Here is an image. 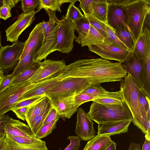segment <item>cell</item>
<instances>
[{"label": "cell", "mask_w": 150, "mask_h": 150, "mask_svg": "<svg viewBox=\"0 0 150 150\" xmlns=\"http://www.w3.org/2000/svg\"><path fill=\"white\" fill-rule=\"evenodd\" d=\"M1 31L0 30V51L1 50L2 47H3L2 45H1Z\"/></svg>", "instance_id": "58"}, {"label": "cell", "mask_w": 150, "mask_h": 150, "mask_svg": "<svg viewBox=\"0 0 150 150\" xmlns=\"http://www.w3.org/2000/svg\"><path fill=\"white\" fill-rule=\"evenodd\" d=\"M52 105L50 101L46 107L39 115L35 117L30 123L29 126L34 136H35L37 132L42 126L45 119Z\"/></svg>", "instance_id": "33"}, {"label": "cell", "mask_w": 150, "mask_h": 150, "mask_svg": "<svg viewBox=\"0 0 150 150\" xmlns=\"http://www.w3.org/2000/svg\"><path fill=\"white\" fill-rule=\"evenodd\" d=\"M141 88L139 92V101L142 115L144 118L150 121V98L146 96Z\"/></svg>", "instance_id": "34"}, {"label": "cell", "mask_w": 150, "mask_h": 150, "mask_svg": "<svg viewBox=\"0 0 150 150\" xmlns=\"http://www.w3.org/2000/svg\"><path fill=\"white\" fill-rule=\"evenodd\" d=\"M150 141L145 139L141 150H150Z\"/></svg>", "instance_id": "55"}, {"label": "cell", "mask_w": 150, "mask_h": 150, "mask_svg": "<svg viewBox=\"0 0 150 150\" xmlns=\"http://www.w3.org/2000/svg\"><path fill=\"white\" fill-rule=\"evenodd\" d=\"M114 31L119 39L130 52H132L135 43L129 30L127 27L123 25H119L116 26Z\"/></svg>", "instance_id": "24"}, {"label": "cell", "mask_w": 150, "mask_h": 150, "mask_svg": "<svg viewBox=\"0 0 150 150\" xmlns=\"http://www.w3.org/2000/svg\"><path fill=\"white\" fill-rule=\"evenodd\" d=\"M128 150H141V146L139 144L132 142L130 144Z\"/></svg>", "instance_id": "52"}, {"label": "cell", "mask_w": 150, "mask_h": 150, "mask_svg": "<svg viewBox=\"0 0 150 150\" xmlns=\"http://www.w3.org/2000/svg\"><path fill=\"white\" fill-rule=\"evenodd\" d=\"M40 62H34L23 70L13 78L11 83L7 87L13 85L23 82L30 79L40 67Z\"/></svg>", "instance_id": "27"}, {"label": "cell", "mask_w": 150, "mask_h": 150, "mask_svg": "<svg viewBox=\"0 0 150 150\" xmlns=\"http://www.w3.org/2000/svg\"><path fill=\"white\" fill-rule=\"evenodd\" d=\"M7 145V142L6 138L1 139L0 140V150H6Z\"/></svg>", "instance_id": "53"}, {"label": "cell", "mask_w": 150, "mask_h": 150, "mask_svg": "<svg viewBox=\"0 0 150 150\" xmlns=\"http://www.w3.org/2000/svg\"><path fill=\"white\" fill-rule=\"evenodd\" d=\"M4 70L0 67V86L3 79L5 77V75H4Z\"/></svg>", "instance_id": "57"}, {"label": "cell", "mask_w": 150, "mask_h": 150, "mask_svg": "<svg viewBox=\"0 0 150 150\" xmlns=\"http://www.w3.org/2000/svg\"><path fill=\"white\" fill-rule=\"evenodd\" d=\"M90 24L99 32L104 38L107 36L106 27L107 24L98 20L91 15H84Z\"/></svg>", "instance_id": "39"}, {"label": "cell", "mask_w": 150, "mask_h": 150, "mask_svg": "<svg viewBox=\"0 0 150 150\" xmlns=\"http://www.w3.org/2000/svg\"><path fill=\"white\" fill-rule=\"evenodd\" d=\"M77 0H39L40 4L37 8L36 13L38 12L42 8L46 11L50 10L60 13L61 10L60 7L63 4L70 3L74 4Z\"/></svg>", "instance_id": "28"}, {"label": "cell", "mask_w": 150, "mask_h": 150, "mask_svg": "<svg viewBox=\"0 0 150 150\" xmlns=\"http://www.w3.org/2000/svg\"><path fill=\"white\" fill-rule=\"evenodd\" d=\"M41 45H40L33 49L23 58L19 60L11 74L13 78L34 62L33 61V57Z\"/></svg>", "instance_id": "29"}, {"label": "cell", "mask_w": 150, "mask_h": 150, "mask_svg": "<svg viewBox=\"0 0 150 150\" xmlns=\"http://www.w3.org/2000/svg\"><path fill=\"white\" fill-rule=\"evenodd\" d=\"M96 98V96L93 95L81 92L75 96L74 100L78 108L80 105L85 103L93 101Z\"/></svg>", "instance_id": "43"}, {"label": "cell", "mask_w": 150, "mask_h": 150, "mask_svg": "<svg viewBox=\"0 0 150 150\" xmlns=\"http://www.w3.org/2000/svg\"><path fill=\"white\" fill-rule=\"evenodd\" d=\"M25 42L18 41L11 46L3 47L0 51V67L8 70L15 67L23 53Z\"/></svg>", "instance_id": "11"}, {"label": "cell", "mask_w": 150, "mask_h": 150, "mask_svg": "<svg viewBox=\"0 0 150 150\" xmlns=\"http://www.w3.org/2000/svg\"><path fill=\"white\" fill-rule=\"evenodd\" d=\"M108 5L107 0H93L92 2V13L91 15L108 24Z\"/></svg>", "instance_id": "25"}, {"label": "cell", "mask_w": 150, "mask_h": 150, "mask_svg": "<svg viewBox=\"0 0 150 150\" xmlns=\"http://www.w3.org/2000/svg\"><path fill=\"white\" fill-rule=\"evenodd\" d=\"M62 80L46 94L50 98L76 95L82 92L91 84L86 79L68 77Z\"/></svg>", "instance_id": "6"}, {"label": "cell", "mask_w": 150, "mask_h": 150, "mask_svg": "<svg viewBox=\"0 0 150 150\" xmlns=\"http://www.w3.org/2000/svg\"><path fill=\"white\" fill-rule=\"evenodd\" d=\"M29 79L25 81L11 85L0 93V117L10 110L12 105L27 92L35 87Z\"/></svg>", "instance_id": "7"}, {"label": "cell", "mask_w": 150, "mask_h": 150, "mask_svg": "<svg viewBox=\"0 0 150 150\" xmlns=\"http://www.w3.org/2000/svg\"><path fill=\"white\" fill-rule=\"evenodd\" d=\"M88 50L102 58L107 60H115L120 63L123 62L130 51L113 45L101 44L88 46Z\"/></svg>", "instance_id": "12"}, {"label": "cell", "mask_w": 150, "mask_h": 150, "mask_svg": "<svg viewBox=\"0 0 150 150\" xmlns=\"http://www.w3.org/2000/svg\"><path fill=\"white\" fill-rule=\"evenodd\" d=\"M144 92L149 98L150 97V54L145 62L144 73Z\"/></svg>", "instance_id": "37"}, {"label": "cell", "mask_w": 150, "mask_h": 150, "mask_svg": "<svg viewBox=\"0 0 150 150\" xmlns=\"http://www.w3.org/2000/svg\"><path fill=\"white\" fill-rule=\"evenodd\" d=\"M9 117L8 115H4L0 117V139H3L5 137V130L2 123L7 121Z\"/></svg>", "instance_id": "51"}, {"label": "cell", "mask_w": 150, "mask_h": 150, "mask_svg": "<svg viewBox=\"0 0 150 150\" xmlns=\"http://www.w3.org/2000/svg\"><path fill=\"white\" fill-rule=\"evenodd\" d=\"M104 38L96 29L90 24V27L87 36L81 41V47L89 46L103 43Z\"/></svg>", "instance_id": "32"}, {"label": "cell", "mask_w": 150, "mask_h": 150, "mask_svg": "<svg viewBox=\"0 0 150 150\" xmlns=\"http://www.w3.org/2000/svg\"><path fill=\"white\" fill-rule=\"evenodd\" d=\"M127 24L136 43L142 32L147 16L150 14V0H122Z\"/></svg>", "instance_id": "3"}, {"label": "cell", "mask_w": 150, "mask_h": 150, "mask_svg": "<svg viewBox=\"0 0 150 150\" xmlns=\"http://www.w3.org/2000/svg\"><path fill=\"white\" fill-rule=\"evenodd\" d=\"M106 29L107 36L104 38V42L129 50L127 47L117 36L115 33L114 30L108 24L106 25Z\"/></svg>", "instance_id": "35"}, {"label": "cell", "mask_w": 150, "mask_h": 150, "mask_svg": "<svg viewBox=\"0 0 150 150\" xmlns=\"http://www.w3.org/2000/svg\"><path fill=\"white\" fill-rule=\"evenodd\" d=\"M65 19L74 23L76 21L83 18V15L79 7L74 4H70L68 7L66 14L64 16Z\"/></svg>", "instance_id": "36"}, {"label": "cell", "mask_w": 150, "mask_h": 150, "mask_svg": "<svg viewBox=\"0 0 150 150\" xmlns=\"http://www.w3.org/2000/svg\"><path fill=\"white\" fill-rule=\"evenodd\" d=\"M13 78L11 74L5 75L0 86V93L7 88Z\"/></svg>", "instance_id": "50"}, {"label": "cell", "mask_w": 150, "mask_h": 150, "mask_svg": "<svg viewBox=\"0 0 150 150\" xmlns=\"http://www.w3.org/2000/svg\"><path fill=\"white\" fill-rule=\"evenodd\" d=\"M73 23L75 30L78 34L75 41L80 44L82 40L87 35L90 27V24L88 19L85 17L76 21Z\"/></svg>", "instance_id": "30"}, {"label": "cell", "mask_w": 150, "mask_h": 150, "mask_svg": "<svg viewBox=\"0 0 150 150\" xmlns=\"http://www.w3.org/2000/svg\"><path fill=\"white\" fill-rule=\"evenodd\" d=\"M127 74L120 63L113 62L102 58L80 59L66 65L57 76L84 78L91 85L121 81Z\"/></svg>", "instance_id": "1"}, {"label": "cell", "mask_w": 150, "mask_h": 150, "mask_svg": "<svg viewBox=\"0 0 150 150\" xmlns=\"http://www.w3.org/2000/svg\"><path fill=\"white\" fill-rule=\"evenodd\" d=\"M49 18L47 22L42 21L43 39L42 45L33 58V62L45 59L49 55L55 51L57 44V32L58 28L56 11H46Z\"/></svg>", "instance_id": "5"}, {"label": "cell", "mask_w": 150, "mask_h": 150, "mask_svg": "<svg viewBox=\"0 0 150 150\" xmlns=\"http://www.w3.org/2000/svg\"><path fill=\"white\" fill-rule=\"evenodd\" d=\"M14 7L8 2L6 0H4L2 6L0 8V19L5 20L12 16L11 9Z\"/></svg>", "instance_id": "45"}, {"label": "cell", "mask_w": 150, "mask_h": 150, "mask_svg": "<svg viewBox=\"0 0 150 150\" xmlns=\"http://www.w3.org/2000/svg\"><path fill=\"white\" fill-rule=\"evenodd\" d=\"M50 102L46 96L34 104L30 106L26 115V121L29 126L32 121L39 115L46 107Z\"/></svg>", "instance_id": "26"}, {"label": "cell", "mask_w": 150, "mask_h": 150, "mask_svg": "<svg viewBox=\"0 0 150 150\" xmlns=\"http://www.w3.org/2000/svg\"><path fill=\"white\" fill-rule=\"evenodd\" d=\"M60 117V116L57 110L52 105L45 119L43 125H45L54 120H56L58 121Z\"/></svg>", "instance_id": "48"}, {"label": "cell", "mask_w": 150, "mask_h": 150, "mask_svg": "<svg viewBox=\"0 0 150 150\" xmlns=\"http://www.w3.org/2000/svg\"><path fill=\"white\" fill-rule=\"evenodd\" d=\"M93 101L106 105H121L125 103L120 90L115 92L107 91L96 97Z\"/></svg>", "instance_id": "22"}, {"label": "cell", "mask_w": 150, "mask_h": 150, "mask_svg": "<svg viewBox=\"0 0 150 150\" xmlns=\"http://www.w3.org/2000/svg\"><path fill=\"white\" fill-rule=\"evenodd\" d=\"M131 122V120H123L98 124L97 134L111 136L126 133Z\"/></svg>", "instance_id": "19"}, {"label": "cell", "mask_w": 150, "mask_h": 150, "mask_svg": "<svg viewBox=\"0 0 150 150\" xmlns=\"http://www.w3.org/2000/svg\"><path fill=\"white\" fill-rule=\"evenodd\" d=\"M5 130L6 135L32 138L34 137L29 126L19 120L9 117L3 122Z\"/></svg>", "instance_id": "17"}, {"label": "cell", "mask_w": 150, "mask_h": 150, "mask_svg": "<svg viewBox=\"0 0 150 150\" xmlns=\"http://www.w3.org/2000/svg\"><path fill=\"white\" fill-rule=\"evenodd\" d=\"M5 137L8 141L10 142L21 145L30 144L40 142L42 141L41 139L37 138L35 137L32 138H28L6 135Z\"/></svg>", "instance_id": "40"}, {"label": "cell", "mask_w": 150, "mask_h": 150, "mask_svg": "<svg viewBox=\"0 0 150 150\" xmlns=\"http://www.w3.org/2000/svg\"><path fill=\"white\" fill-rule=\"evenodd\" d=\"M58 75L38 83L35 87L22 96L16 103L21 102L32 97L46 94L62 79L58 77Z\"/></svg>", "instance_id": "18"}, {"label": "cell", "mask_w": 150, "mask_h": 150, "mask_svg": "<svg viewBox=\"0 0 150 150\" xmlns=\"http://www.w3.org/2000/svg\"><path fill=\"white\" fill-rule=\"evenodd\" d=\"M20 1L22 10L25 13L34 11L40 4L39 0H21Z\"/></svg>", "instance_id": "42"}, {"label": "cell", "mask_w": 150, "mask_h": 150, "mask_svg": "<svg viewBox=\"0 0 150 150\" xmlns=\"http://www.w3.org/2000/svg\"><path fill=\"white\" fill-rule=\"evenodd\" d=\"M141 88L133 80L129 74L121 81L120 89L125 102L132 113L134 125L145 134V139L150 141V121L143 117L139 101V92Z\"/></svg>", "instance_id": "2"}, {"label": "cell", "mask_w": 150, "mask_h": 150, "mask_svg": "<svg viewBox=\"0 0 150 150\" xmlns=\"http://www.w3.org/2000/svg\"><path fill=\"white\" fill-rule=\"evenodd\" d=\"M42 23V21L36 25L30 33L28 39L25 42L24 49L20 60L33 49L42 45L43 39Z\"/></svg>", "instance_id": "21"}, {"label": "cell", "mask_w": 150, "mask_h": 150, "mask_svg": "<svg viewBox=\"0 0 150 150\" xmlns=\"http://www.w3.org/2000/svg\"><path fill=\"white\" fill-rule=\"evenodd\" d=\"M93 0H78L80 2L79 6L84 15H91L92 13V2Z\"/></svg>", "instance_id": "46"}, {"label": "cell", "mask_w": 150, "mask_h": 150, "mask_svg": "<svg viewBox=\"0 0 150 150\" xmlns=\"http://www.w3.org/2000/svg\"><path fill=\"white\" fill-rule=\"evenodd\" d=\"M67 139L69 140L70 143L64 150H78L81 140L80 137L69 136Z\"/></svg>", "instance_id": "47"}, {"label": "cell", "mask_w": 150, "mask_h": 150, "mask_svg": "<svg viewBox=\"0 0 150 150\" xmlns=\"http://www.w3.org/2000/svg\"><path fill=\"white\" fill-rule=\"evenodd\" d=\"M7 2L12 5L14 7L18 2L20 1V0H6Z\"/></svg>", "instance_id": "56"}, {"label": "cell", "mask_w": 150, "mask_h": 150, "mask_svg": "<svg viewBox=\"0 0 150 150\" xmlns=\"http://www.w3.org/2000/svg\"><path fill=\"white\" fill-rule=\"evenodd\" d=\"M98 124L123 120L133 121L131 111L125 103L121 105H106L93 101L87 113Z\"/></svg>", "instance_id": "4"}, {"label": "cell", "mask_w": 150, "mask_h": 150, "mask_svg": "<svg viewBox=\"0 0 150 150\" xmlns=\"http://www.w3.org/2000/svg\"><path fill=\"white\" fill-rule=\"evenodd\" d=\"M7 145L6 150H48L46 142L43 141L26 145L16 144L7 140Z\"/></svg>", "instance_id": "31"}, {"label": "cell", "mask_w": 150, "mask_h": 150, "mask_svg": "<svg viewBox=\"0 0 150 150\" xmlns=\"http://www.w3.org/2000/svg\"><path fill=\"white\" fill-rule=\"evenodd\" d=\"M132 52L137 57L145 61L150 54V32L146 26L143 27Z\"/></svg>", "instance_id": "20"}, {"label": "cell", "mask_w": 150, "mask_h": 150, "mask_svg": "<svg viewBox=\"0 0 150 150\" xmlns=\"http://www.w3.org/2000/svg\"><path fill=\"white\" fill-rule=\"evenodd\" d=\"M117 144L113 141H112L109 145L105 150H116Z\"/></svg>", "instance_id": "54"}, {"label": "cell", "mask_w": 150, "mask_h": 150, "mask_svg": "<svg viewBox=\"0 0 150 150\" xmlns=\"http://www.w3.org/2000/svg\"><path fill=\"white\" fill-rule=\"evenodd\" d=\"M30 106L23 107L12 110L19 119L23 121L26 120V115Z\"/></svg>", "instance_id": "49"}, {"label": "cell", "mask_w": 150, "mask_h": 150, "mask_svg": "<svg viewBox=\"0 0 150 150\" xmlns=\"http://www.w3.org/2000/svg\"><path fill=\"white\" fill-rule=\"evenodd\" d=\"M57 21L58 28L55 50L67 54L72 50L74 41L76 38L74 33V24L71 21L65 19L64 16L60 20L57 18Z\"/></svg>", "instance_id": "8"}, {"label": "cell", "mask_w": 150, "mask_h": 150, "mask_svg": "<svg viewBox=\"0 0 150 150\" xmlns=\"http://www.w3.org/2000/svg\"><path fill=\"white\" fill-rule=\"evenodd\" d=\"M107 91L100 85H91L81 92L93 95L96 98L97 96L105 94Z\"/></svg>", "instance_id": "44"}, {"label": "cell", "mask_w": 150, "mask_h": 150, "mask_svg": "<svg viewBox=\"0 0 150 150\" xmlns=\"http://www.w3.org/2000/svg\"><path fill=\"white\" fill-rule=\"evenodd\" d=\"M146 61L130 52L125 60L120 63L122 69L129 74L144 92V73Z\"/></svg>", "instance_id": "9"}, {"label": "cell", "mask_w": 150, "mask_h": 150, "mask_svg": "<svg viewBox=\"0 0 150 150\" xmlns=\"http://www.w3.org/2000/svg\"><path fill=\"white\" fill-rule=\"evenodd\" d=\"M1 139H0V140Z\"/></svg>", "instance_id": "60"}, {"label": "cell", "mask_w": 150, "mask_h": 150, "mask_svg": "<svg viewBox=\"0 0 150 150\" xmlns=\"http://www.w3.org/2000/svg\"><path fill=\"white\" fill-rule=\"evenodd\" d=\"M107 1L108 25L114 30L117 25H123L129 30L127 24L126 16L122 8V0H107Z\"/></svg>", "instance_id": "15"}, {"label": "cell", "mask_w": 150, "mask_h": 150, "mask_svg": "<svg viewBox=\"0 0 150 150\" xmlns=\"http://www.w3.org/2000/svg\"><path fill=\"white\" fill-rule=\"evenodd\" d=\"M110 137L97 134L88 141L83 150H105L112 141Z\"/></svg>", "instance_id": "23"}, {"label": "cell", "mask_w": 150, "mask_h": 150, "mask_svg": "<svg viewBox=\"0 0 150 150\" xmlns=\"http://www.w3.org/2000/svg\"><path fill=\"white\" fill-rule=\"evenodd\" d=\"M36 13L34 11L20 14L16 21L5 30L6 41L13 43L18 42L21 33L32 23Z\"/></svg>", "instance_id": "13"}, {"label": "cell", "mask_w": 150, "mask_h": 150, "mask_svg": "<svg viewBox=\"0 0 150 150\" xmlns=\"http://www.w3.org/2000/svg\"><path fill=\"white\" fill-rule=\"evenodd\" d=\"M46 94L32 97L21 102L14 103L11 106L10 110L21 108L30 106L44 98Z\"/></svg>", "instance_id": "41"}, {"label": "cell", "mask_w": 150, "mask_h": 150, "mask_svg": "<svg viewBox=\"0 0 150 150\" xmlns=\"http://www.w3.org/2000/svg\"><path fill=\"white\" fill-rule=\"evenodd\" d=\"M66 66L65 61L63 59H45L40 62V67L29 79L31 83H37L58 75L64 69Z\"/></svg>", "instance_id": "10"}, {"label": "cell", "mask_w": 150, "mask_h": 150, "mask_svg": "<svg viewBox=\"0 0 150 150\" xmlns=\"http://www.w3.org/2000/svg\"><path fill=\"white\" fill-rule=\"evenodd\" d=\"M75 95L48 97L52 105L57 110L60 117L65 121L69 119L78 109L75 104Z\"/></svg>", "instance_id": "16"}, {"label": "cell", "mask_w": 150, "mask_h": 150, "mask_svg": "<svg viewBox=\"0 0 150 150\" xmlns=\"http://www.w3.org/2000/svg\"><path fill=\"white\" fill-rule=\"evenodd\" d=\"M57 121L56 120H54L43 125L37 132L35 137L38 139H41L51 134L53 130L56 128Z\"/></svg>", "instance_id": "38"}, {"label": "cell", "mask_w": 150, "mask_h": 150, "mask_svg": "<svg viewBox=\"0 0 150 150\" xmlns=\"http://www.w3.org/2000/svg\"><path fill=\"white\" fill-rule=\"evenodd\" d=\"M4 0H0V8L3 5V4Z\"/></svg>", "instance_id": "59"}, {"label": "cell", "mask_w": 150, "mask_h": 150, "mask_svg": "<svg viewBox=\"0 0 150 150\" xmlns=\"http://www.w3.org/2000/svg\"><path fill=\"white\" fill-rule=\"evenodd\" d=\"M77 111L75 132L81 140L89 141L96 135L93 126L94 122L82 108L78 109Z\"/></svg>", "instance_id": "14"}]
</instances>
